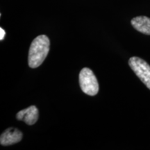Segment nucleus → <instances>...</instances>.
Here are the masks:
<instances>
[{
    "label": "nucleus",
    "mask_w": 150,
    "mask_h": 150,
    "mask_svg": "<svg viewBox=\"0 0 150 150\" xmlns=\"http://www.w3.org/2000/svg\"><path fill=\"white\" fill-rule=\"evenodd\" d=\"M50 41L45 35L35 38L30 45L29 52V65L31 68H36L43 63L50 51Z\"/></svg>",
    "instance_id": "1"
},
{
    "label": "nucleus",
    "mask_w": 150,
    "mask_h": 150,
    "mask_svg": "<svg viewBox=\"0 0 150 150\" xmlns=\"http://www.w3.org/2000/svg\"><path fill=\"white\" fill-rule=\"evenodd\" d=\"M81 88L84 93L91 96H95L98 93L99 83L93 71L85 67L81 70L79 74Z\"/></svg>",
    "instance_id": "2"
},
{
    "label": "nucleus",
    "mask_w": 150,
    "mask_h": 150,
    "mask_svg": "<svg viewBox=\"0 0 150 150\" xmlns=\"http://www.w3.org/2000/svg\"><path fill=\"white\" fill-rule=\"evenodd\" d=\"M129 65L140 81L150 90V65L143 59L136 56L129 59Z\"/></svg>",
    "instance_id": "3"
},
{
    "label": "nucleus",
    "mask_w": 150,
    "mask_h": 150,
    "mask_svg": "<svg viewBox=\"0 0 150 150\" xmlns=\"http://www.w3.org/2000/svg\"><path fill=\"white\" fill-rule=\"evenodd\" d=\"M22 131L16 128L6 129L0 137V143L3 146H8L16 144L22 139Z\"/></svg>",
    "instance_id": "4"
},
{
    "label": "nucleus",
    "mask_w": 150,
    "mask_h": 150,
    "mask_svg": "<svg viewBox=\"0 0 150 150\" xmlns=\"http://www.w3.org/2000/svg\"><path fill=\"white\" fill-rule=\"evenodd\" d=\"M39 112L36 106H31L29 108L20 110L16 115L17 120L23 121L28 125H33L38 120Z\"/></svg>",
    "instance_id": "5"
},
{
    "label": "nucleus",
    "mask_w": 150,
    "mask_h": 150,
    "mask_svg": "<svg viewBox=\"0 0 150 150\" xmlns=\"http://www.w3.org/2000/svg\"><path fill=\"white\" fill-rule=\"evenodd\" d=\"M131 25L135 29L146 35H150V18L146 16H138L131 20Z\"/></svg>",
    "instance_id": "6"
},
{
    "label": "nucleus",
    "mask_w": 150,
    "mask_h": 150,
    "mask_svg": "<svg viewBox=\"0 0 150 150\" xmlns=\"http://www.w3.org/2000/svg\"><path fill=\"white\" fill-rule=\"evenodd\" d=\"M5 35H6L5 31L2 29V28L1 27V28H0V40H3L4 39Z\"/></svg>",
    "instance_id": "7"
}]
</instances>
